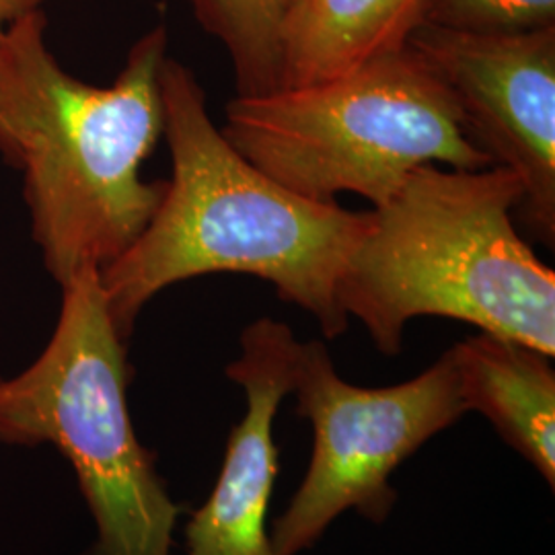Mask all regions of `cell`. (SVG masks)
<instances>
[{
  "label": "cell",
  "mask_w": 555,
  "mask_h": 555,
  "mask_svg": "<svg viewBox=\"0 0 555 555\" xmlns=\"http://www.w3.org/2000/svg\"><path fill=\"white\" fill-rule=\"evenodd\" d=\"M159 91L171 179L139 238L100 272L121 339L128 344L140 311L165 288L208 274L270 282L323 336H341L350 319L337 288L371 210L302 198L261 173L224 139L206 91L179 60H163Z\"/></svg>",
  "instance_id": "6da1fadb"
},
{
  "label": "cell",
  "mask_w": 555,
  "mask_h": 555,
  "mask_svg": "<svg viewBox=\"0 0 555 555\" xmlns=\"http://www.w3.org/2000/svg\"><path fill=\"white\" fill-rule=\"evenodd\" d=\"M46 29L40 9L0 36V157L23 176L31 235L62 286L118 259L159 206L165 181L140 171L163 137L169 36L153 27L114 85L95 87L60 66Z\"/></svg>",
  "instance_id": "7a4b0ae2"
},
{
  "label": "cell",
  "mask_w": 555,
  "mask_h": 555,
  "mask_svg": "<svg viewBox=\"0 0 555 555\" xmlns=\"http://www.w3.org/2000/svg\"><path fill=\"white\" fill-rule=\"evenodd\" d=\"M522 181L502 165H424L387 204L348 259L337 300L378 352L397 357L412 319L476 325L555 357V272L516 233Z\"/></svg>",
  "instance_id": "3957f363"
},
{
  "label": "cell",
  "mask_w": 555,
  "mask_h": 555,
  "mask_svg": "<svg viewBox=\"0 0 555 555\" xmlns=\"http://www.w3.org/2000/svg\"><path fill=\"white\" fill-rule=\"evenodd\" d=\"M224 139L302 198L357 194L378 208L424 165L486 169L437 68L405 46L315 85L227 103Z\"/></svg>",
  "instance_id": "277c9868"
},
{
  "label": "cell",
  "mask_w": 555,
  "mask_h": 555,
  "mask_svg": "<svg viewBox=\"0 0 555 555\" xmlns=\"http://www.w3.org/2000/svg\"><path fill=\"white\" fill-rule=\"evenodd\" d=\"M60 288L48 346L17 377L0 378V442L50 444L73 465L98 527L93 555H171L181 508L137 437L126 341L109 315L100 270Z\"/></svg>",
  "instance_id": "5b68a950"
},
{
  "label": "cell",
  "mask_w": 555,
  "mask_h": 555,
  "mask_svg": "<svg viewBox=\"0 0 555 555\" xmlns=\"http://www.w3.org/2000/svg\"><path fill=\"white\" fill-rule=\"evenodd\" d=\"M291 396L298 416L311 422L313 453L272 525L276 555L311 550L348 511L383 525L399 498L391 486L397 467L467 414L449 350L417 377L373 389L339 377L321 339L300 341Z\"/></svg>",
  "instance_id": "8992f818"
},
{
  "label": "cell",
  "mask_w": 555,
  "mask_h": 555,
  "mask_svg": "<svg viewBox=\"0 0 555 555\" xmlns=\"http://www.w3.org/2000/svg\"><path fill=\"white\" fill-rule=\"evenodd\" d=\"M451 89L463 130L522 181L518 206L539 241L555 243V27L483 36L422 23L408 41Z\"/></svg>",
  "instance_id": "52a82bcc"
},
{
  "label": "cell",
  "mask_w": 555,
  "mask_h": 555,
  "mask_svg": "<svg viewBox=\"0 0 555 555\" xmlns=\"http://www.w3.org/2000/svg\"><path fill=\"white\" fill-rule=\"evenodd\" d=\"M238 344L227 377L245 391L247 410L231 430L212 494L185 527L188 555H276L268 531L278 476L274 420L293 391L300 341L286 323L261 318Z\"/></svg>",
  "instance_id": "ba28073f"
},
{
  "label": "cell",
  "mask_w": 555,
  "mask_h": 555,
  "mask_svg": "<svg viewBox=\"0 0 555 555\" xmlns=\"http://www.w3.org/2000/svg\"><path fill=\"white\" fill-rule=\"evenodd\" d=\"M465 412L486 417L555 488V371L545 352L479 332L451 350Z\"/></svg>",
  "instance_id": "9c48e42d"
},
{
  "label": "cell",
  "mask_w": 555,
  "mask_h": 555,
  "mask_svg": "<svg viewBox=\"0 0 555 555\" xmlns=\"http://www.w3.org/2000/svg\"><path fill=\"white\" fill-rule=\"evenodd\" d=\"M430 0H293L282 31V87L337 79L408 46Z\"/></svg>",
  "instance_id": "30bf717a"
},
{
  "label": "cell",
  "mask_w": 555,
  "mask_h": 555,
  "mask_svg": "<svg viewBox=\"0 0 555 555\" xmlns=\"http://www.w3.org/2000/svg\"><path fill=\"white\" fill-rule=\"evenodd\" d=\"M199 27L227 48L238 98L282 87V31L293 0H188Z\"/></svg>",
  "instance_id": "8fae6325"
},
{
  "label": "cell",
  "mask_w": 555,
  "mask_h": 555,
  "mask_svg": "<svg viewBox=\"0 0 555 555\" xmlns=\"http://www.w3.org/2000/svg\"><path fill=\"white\" fill-rule=\"evenodd\" d=\"M424 23L483 36L527 34L555 27V0H430Z\"/></svg>",
  "instance_id": "7c38bea8"
},
{
  "label": "cell",
  "mask_w": 555,
  "mask_h": 555,
  "mask_svg": "<svg viewBox=\"0 0 555 555\" xmlns=\"http://www.w3.org/2000/svg\"><path fill=\"white\" fill-rule=\"evenodd\" d=\"M52 0H0V36L4 29L27 13L40 11Z\"/></svg>",
  "instance_id": "4fadbf2b"
}]
</instances>
